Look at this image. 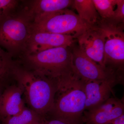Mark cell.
Instances as JSON below:
<instances>
[{
  "instance_id": "obj_1",
  "label": "cell",
  "mask_w": 124,
  "mask_h": 124,
  "mask_svg": "<svg viewBox=\"0 0 124 124\" xmlns=\"http://www.w3.org/2000/svg\"><path fill=\"white\" fill-rule=\"evenodd\" d=\"M12 77L22 90L29 108L42 118L53 107L58 86L55 81L40 75L16 62Z\"/></svg>"
},
{
  "instance_id": "obj_2",
  "label": "cell",
  "mask_w": 124,
  "mask_h": 124,
  "mask_svg": "<svg viewBox=\"0 0 124 124\" xmlns=\"http://www.w3.org/2000/svg\"><path fill=\"white\" fill-rule=\"evenodd\" d=\"M71 46L23 54L17 62L28 69L55 81L57 85L60 81L76 74L73 68Z\"/></svg>"
},
{
  "instance_id": "obj_3",
  "label": "cell",
  "mask_w": 124,
  "mask_h": 124,
  "mask_svg": "<svg viewBox=\"0 0 124 124\" xmlns=\"http://www.w3.org/2000/svg\"><path fill=\"white\" fill-rule=\"evenodd\" d=\"M86 100L83 81L76 75L58 85L49 115L68 124H83Z\"/></svg>"
},
{
  "instance_id": "obj_4",
  "label": "cell",
  "mask_w": 124,
  "mask_h": 124,
  "mask_svg": "<svg viewBox=\"0 0 124 124\" xmlns=\"http://www.w3.org/2000/svg\"><path fill=\"white\" fill-rule=\"evenodd\" d=\"M32 32V22L23 11L13 13L0 21V47L13 57L20 56Z\"/></svg>"
},
{
  "instance_id": "obj_5",
  "label": "cell",
  "mask_w": 124,
  "mask_h": 124,
  "mask_svg": "<svg viewBox=\"0 0 124 124\" xmlns=\"http://www.w3.org/2000/svg\"><path fill=\"white\" fill-rule=\"evenodd\" d=\"M91 26L69 8L42 16L32 22V31L71 36L76 39Z\"/></svg>"
},
{
  "instance_id": "obj_6",
  "label": "cell",
  "mask_w": 124,
  "mask_h": 124,
  "mask_svg": "<svg viewBox=\"0 0 124 124\" xmlns=\"http://www.w3.org/2000/svg\"><path fill=\"white\" fill-rule=\"evenodd\" d=\"M124 23L101 19L97 24L104 40V67L122 74L124 70Z\"/></svg>"
},
{
  "instance_id": "obj_7",
  "label": "cell",
  "mask_w": 124,
  "mask_h": 124,
  "mask_svg": "<svg viewBox=\"0 0 124 124\" xmlns=\"http://www.w3.org/2000/svg\"><path fill=\"white\" fill-rule=\"evenodd\" d=\"M74 71L84 80H102L115 76H124L112 69L102 67L89 57L73 44L71 46Z\"/></svg>"
},
{
  "instance_id": "obj_8",
  "label": "cell",
  "mask_w": 124,
  "mask_h": 124,
  "mask_svg": "<svg viewBox=\"0 0 124 124\" xmlns=\"http://www.w3.org/2000/svg\"><path fill=\"white\" fill-rule=\"evenodd\" d=\"M124 77L115 76L102 80L81 79L86 97L85 111L99 106L109 99L113 93V88L116 85L123 84Z\"/></svg>"
},
{
  "instance_id": "obj_9",
  "label": "cell",
  "mask_w": 124,
  "mask_h": 124,
  "mask_svg": "<svg viewBox=\"0 0 124 124\" xmlns=\"http://www.w3.org/2000/svg\"><path fill=\"white\" fill-rule=\"evenodd\" d=\"M75 39L71 36L32 31L23 54L35 53L62 46L70 47L74 44Z\"/></svg>"
},
{
  "instance_id": "obj_10",
  "label": "cell",
  "mask_w": 124,
  "mask_h": 124,
  "mask_svg": "<svg viewBox=\"0 0 124 124\" xmlns=\"http://www.w3.org/2000/svg\"><path fill=\"white\" fill-rule=\"evenodd\" d=\"M123 115L124 100L111 97L99 106L85 111L83 124H108Z\"/></svg>"
},
{
  "instance_id": "obj_11",
  "label": "cell",
  "mask_w": 124,
  "mask_h": 124,
  "mask_svg": "<svg viewBox=\"0 0 124 124\" xmlns=\"http://www.w3.org/2000/svg\"><path fill=\"white\" fill-rule=\"evenodd\" d=\"M77 39L78 46L85 55L105 68L103 63L104 40L101 30L97 25L86 29Z\"/></svg>"
},
{
  "instance_id": "obj_12",
  "label": "cell",
  "mask_w": 124,
  "mask_h": 124,
  "mask_svg": "<svg viewBox=\"0 0 124 124\" xmlns=\"http://www.w3.org/2000/svg\"><path fill=\"white\" fill-rule=\"evenodd\" d=\"M22 90L17 85L6 86L0 98V120L18 115L25 107Z\"/></svg>"
},
{
  "instance_id": "obj_13",
  "label": "cell",
  "mask_w": 124,
  "mask_h": 124,
  "mask_svg": "<svg viewBox=\"0 0 124 124\" xmlns=\"http://www.w3.org/2000/svg\"><path fill=\"white\" fill-rule=\"evenodd\" d=\"M72 0H35L29 2L23 10L32 22L42 16L72 6Z\"/></svg>"
},
{
  "instance_id": "obj_14",
  "label": "cell",
  "mask_w": 124,
  "mask_h": 124,
  "mask_svg": "<svg viewBox=\"0 0 124 124\" xmlns=\"http://www.w3.org/2000/svg\"><path fill=\"white\" fill-rule=\"evenodd\" d=\"M72 7L80 19L90 26L97 25L101 20L93 0H74Z\"/></svg>"
},
{
  "instance_id": "obj_15",
  "label": "cell",
  "mask_w": 124,
  "mask_h": 124,
  "mask_svg": "<svg viewBox=\"0 0 124 124\" xmlns=\"http://www.w3.org/2000/svg\"><path fill=\"white\" fill-rule=\"evenodd\" d=\"M29 108H25L18 115L1 120V124H39L42 119Z\"/></svg>"
},
{
  "instance_id": "obj_16",
  "label": "cell",
  "mask_w": 124,
  "mask_h": 124,
  "mask_svg": "<svg viewBox=\"0 0 124 124\" xmlns=\"http://www.w3.org/2000/svg\"><path fill=\"white\" fill-rule=\"evenodd\" d=\"M16 62L10 54L0 47V82L5 83L10 77Z\"/></svg>"
},
{
  "instance_id": "obj_17",
  "label": "cell",
  "mask_w": 124,
  "mask_h": 124,
  "mask_svg": "<svg viewBox=\"0 0 124 124\" xmlns=\"http://www.w3.org/2000/svg\"><path fill=\"white\" fill-rule=\"evenodd\" d=\"M96 10L102 20H109L113 16L117 0H93Z\"/></svg>"
},
{
  "instance_id": "obj_18",
  "label": "cell",
  "mask_w": 124,
  "mask_h": 124,
  "mask_svg": "<svg viewBox=\"0 0 124 124\" xmlns=\"http://www.w3.org/2000/svg\"><path fill=\"white\" fill-rule=\"evenodd\" d=\"M18 2L15 0H0V21L14 13Z\"/></svg>"
},
{
  "instance_id": "obj_19",
  "label": "cell",
  "mask_w": 124,
  "mask_h": 124,
  "mask_svg": "<svg viewBox=\"0 0 124 124\" xmlns=\"http://www.w3.org/2000/svg\"><path fill=\"white\" fill-rule=\"evenodd\" d=\"M109 21L116 23H124V0H117L113 16Z\"/></svg>"
},
{
  "instance_id": "obj_20",
  "label": "cell",
  "mask_w": 124,
  "mask_h": 124,
  "mask_svg": "<svg viewBox=\"0 0 124 124\" xmlns=\"http://www.w3.org/2000/svg\"><path fill=\"white\" fill-rule=\"evenodd\" d=\"M39 124H68L60 120L51 118L48 120L46 118H44L42 120Z\"/></svg>"
},
{
  "instance_id": "obj_21",
  "label": "cell",
  "mask_w": 124,
  "mask_h": 124,
  "mask_svg": "<svg viewBox=\"0 0 124 124\" xmlns=\"http://www.w3.org/2000/svg\"><path fill=\"white\" fill-rule=\"evenodd\" d=\"M108 124H124V115L113 120Z\"/></svg>"
},
{
  "instance_id": "obj_22",
  "label": "cell",
  "mask_w": 124,
  "mask_h": 124,
  "mask_svg": "<svg viewBox=\"0 0 124 124\" xmlns=\"http://www.w3.org/2000/svg\"><path fill=\"white\" fill-rule=\"evenodd\" d=\"M5 83H1L0 82V98L2 94V92L6 86H5Z\"/></svg>"
},
{
  "instance_id": "obj_23",
  "label": "cell",
  "mask_w": 124,
  "mask_h": 124,
  "mask_svg": "<svg viewBox=\"0 0 124 124\" xmlns=\"http://www.w3.org/2000/svg\"><path fill=\"white\" fill-rule=\"evenodd\" d=\"M0 124H1V123H0Z\"/></svg>"
}]
</instances>
